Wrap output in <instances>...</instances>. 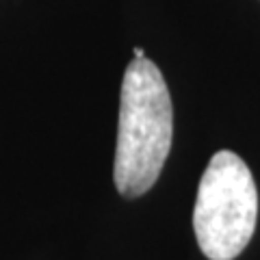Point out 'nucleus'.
Wrapping results in <instances>:
<instances>
[{
    "instance_id": "nucleus-1",
    "label": "nucleus",
    "mask_w": 260,
    "mask_h": 260,
    "mask_svg": "<svg viewBox=\"0 0 260 260\" xmlns=\"http://www.w3.org/2000/svg\"><path fill=\"white\" fill-rule=\"evenodd\" d=\"M174 107L156 63L133 59L119 95L113 178L124 198H139L158 180L172 150Z\"/></svg>"
},
{
    "instance_id": "nucleus-2",
    "label": "nucleus",
    "mask_w": 260,
    "mask_h": 260,
    "mask_svg": "<svg viewBox=\"0 0 260 260\" xmlns=\"http://www.w3.org/2000/svg\"><path fill=\"white\" fill-rule=\"evenodd\" d=\"M258 191L245 160L230 150L210 158L198 186L193 230L208 260H234L254 237Z\"/></svg>"
},
{
    "instance_id": "nucleus-3",
    "label": "nucleus",
    "mask_w": 260,
    "mask_h": 260,
    "mask_svg": "<svg viewBox=\"0 0 260 260\" xmlns=\"http://www.w3.org/2000/svg\"><path fill=\"white\" fill-rule=\"evenodd\" d=\"M135 59H145V52H143V48H135Z\"/></svg>"
}]
</instances>
